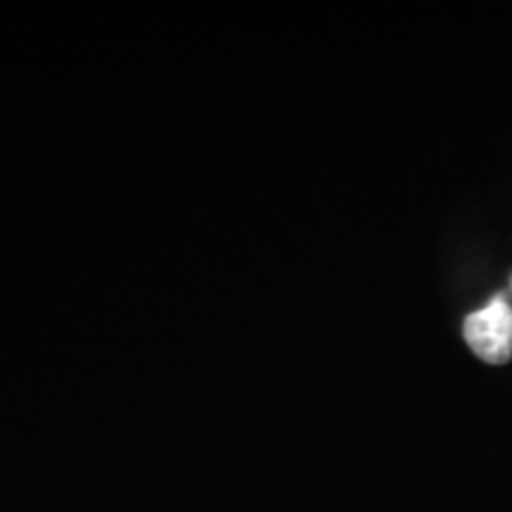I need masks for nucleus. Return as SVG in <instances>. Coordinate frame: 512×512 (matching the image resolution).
<instances>
[{"mask_svg":"<svg viewBox=\"0 0 512 512\" xmlns=\"http://www.w3.org/2000/svg\"><path fill=\"white\" fill-rule=\"evenodd\" d=\"M465 339L486 363L503 366L512 358V309L505 297L491 299L484 309L465 318Z\"/></svg>","mask_w":512,"mask_h":512,"instance_id":"1","label":"nucleus"}]
</instances>
